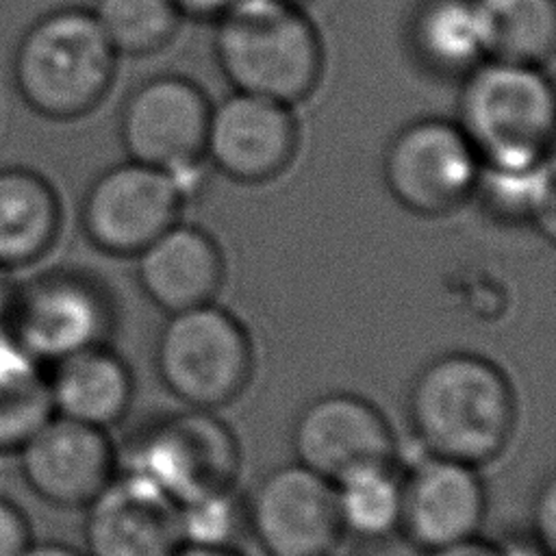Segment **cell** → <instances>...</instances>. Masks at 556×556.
<instances>
[{
    "label": "cell",
    "mask_w": 556,
    "mask_h": 556,
    "mask_svg": "<svg viewBox=\"0 0 556 556\" xmlns=\"http://www.w3.org/2000/svg\"><path fill=\"white\" fill-rule=\"evenodd\" d=\"M406 417L424 454L478 469L508 447L517 400L508 376L491 358L445 352L413 376Z\"/></svg>",
    "instance_id": "1"
},
{
    "label": "cell",
    "mask_w": 556,
    "mask_h": 556,
    "mask_svg": "<svg viewBox=\"0 0 556 556\" xmlns=\"http://www.w3.org/2000/svg\"><path fill=\"white\" fill-rule=\"evenodd\" d=\"M117 52L89 9L61 7L37 17L13 54V85L41 117L70 122L91 113L115 78Z\"/></svg>",
    "instance_id": "2"
},
{
    "label": "cell",
    "mask_w": 556,
    "mask_h": 556,
    "mask_svg": "<svg viewBox=\"0 0 556 556\" xmlns=\"http://www.w3.org/2000/svg\"><path fill=\"white\" fill-rule=\"evenodd\" d=\"M215 24L217 65L235 91L291 106L317 87L324 46L295 2L239 0Z\"/></svg>",
    "instance_id": "3"
},
{
    "label": "cell",
    "mask_w": 556,
    "mask_h": 556,
    "mask_svg": "<svg viewBox=\"0 0 556 556\" xmlns=\"http://www.w3.org/2000/svg\"><path fill=\"white\" fill-rule=\"evenodd\" d=\"M554 122V87L543 67L484 59L465 74L456 124L482 167L552 159Z\"/></svg>",
    "instance_id": "4"
},
{
    "label": "cell",
    "mask_w": 556,
    "mask_h": 556,
    "mask_svg": "<svg viewBox=\"0 0 556 556\" xmlns=\"http://www.w3.org/2000/svg\"><path fill=\"white\" fill-rule=\"evenodd\" d=\"M154 369L187 408L217 410L248 387L252 341L232 313L208 302L167 315L154 343Z\"/></svg>",
    "instance_id": "5"
},
{
    "label": "cell",
    "mask_w": 556,
    "mask_h": 556,
    "mask_svg": "<svg viewBox=\"0 0 556 556\" xmlns=\"http://www.w3.org/2000/svg\"><path fill=\"white\" fill-rule=\"evenodd\" d=\"M124 471L161 489L176 506L235 489L241 447L213 410L187 408L152 419L126 447Z\"/></svg>",
    "instance_id": "6"
},
{
    "label": "cell",
    "mask_w": 556,
    "mask_h": 556,
    "mask_svg": "<svg viewBox=\"0 0 556 556\" xmlns=\"http://www.w3.org/2000/svg\"><path fill=\"white\" fill-rule=\"evenodd\" d=\"M211 106L200 85L182 76H154L135 87L119 113L130 161L167 172L187 195L198 185Z\"/></svg>",
    "instance_id": "7"
},
{
    "label": "cell",
    "mask_w": 556,
    "mask_h": 556,
    "mask_svg": "<svg viewBox=\"0 0 556 556\" xmlns=\"http://www.w3.org/2000/svg\"><path fill=\"white\" fill-rule=\"evenodd\" d=\"M480 159L456 122L417 119L389 143L382 176L391 195L410 213L439 217L467 202Z\"/></svg>",
    "instance_id": "8"
},
{
    "label": "cell",
    "mask_w": 556,
    "mask_h": 556,
    "mask_svg": "<svg viewBox=\"0 0 556 556\" xmlns=\"http://www.w3.org/2000/svg\"><path fill=\"white\" fill-rule=\"evenodd\" d=\"M111 328V302L85 274L52 271L13 291L7 332L43 365L102 345Z\"/></svg>",
    "instance_id": "9"
},
{
    "label": "cell",
    "mask_w": 556,
    "mask_h": 556,
    "mask_svg": "<svg viewBox=\"0 0 556 556\" xmlns=\"http://www.w3.org/2000/svg\"><path fill=\"white\" fill-rule=\"evenodd\" d=\"M182 191L156 167L128 161L102 172L85 193L80 224L87 239L113 256H137L178 222Z\"/></svg>",
    "instance_id": "10"
},
{
    "label": "cell",
    "mask_w": 556,
    "mask_h": 556,
    "mask_svg": "<svg viewBox=\"0 0 556 556\" xmlns=\"http://www.w3.org/2000/svg\"><path fill=\"white\" fill-rule=\"evenodd\" d=\"M245 526L265 556H326L343 536L332 482L295 460L256 482Z\"/></svg>",
    "instance_id": "11"
},
{
    "label": "cell",
    "mask_w": 556,
    "mask_h": 556,
    "mask_svg": "<svg viewBox=\"0 0 556 556\" xmlns=\"http://www.w3.org/2000/svg\"><path fill=\"white\" fill-rule=\"evenodd\" d=\"M291 450L295 463L328 482L397 458V441L382 410L348 391L321 393L300 408L291 426Z\"/></svg>",
    "instance_id": "12"
},
{
    "label": "cell",
    "mask_w": 556,
    "mask_h": 556,
    "mask_svg": "<svg viewBox=\"0 0 556 556\" xmlns=\"http://www.w3.org/2000/svg\"><path fill=\"white\" fill-rule=\"evenodd\" d=\"M17 456L28 489L59 508H85L119 469L106 430L54 413L17 447Z\"/></svg>",
    "instance_id": "13"
},
{
    "label": "cell",
    "mask_w": 556,
    "mask_h": 556,
    "mask_svg": "<svg viewBox=\"0 0 556 556\" xmlns=\"http://www.w3.org/2000/svg\"><path fill=\"white\" fill-rule=\"evenodd\" d=\"M298 150L289 104L235 91L211 106L204 156L230 180L258 185L276 178Z\"/></svg>",
    "instance_id": "14"
},
{
    "label": "cell",
    "mask_w": 556,
    "mask_h": 556,
    "mask_svg": "<svg viewBox=\"0 0 556 556\" xmlns=\"http://www.w3.org/2000/svg\"><path fill=\"white\" fill-rule=\"evenodd\" d=\"M484 515L486 491L476 467L424 454L402 480L400 532L426 554L478 536Z\"/></svg>",
    "instance_id": "15"
},
{
    "label": "cell",
    "mask_w": 556,
    "mask_h": 556,
    "mask_svg": "<svg viewBox=\"0 0 556 556\" xmlns=\"http://www.w3.org/2000/svg\"><path fill=\"white\" fill-rule=\"evenodd\" d=\"M180 545L178 506L139 473L117 469L85 506L87 556H172Z\"/></svg>",
    "instance_id": "16"
},
{
    "label": "cell",
    "mask_w": 556,
    "mask_h": 556,
    "mask_svg": "<svg viewBox=\"0 0 556 556\" xmlns=\"http://www.w3.org/2000/svg\"><path fill=\"white\" fill-rule=\"evenodd\" d=\"M137 280L154 306L180 313L215 300L224 256L206 230L176 222L137 254Z\"/></svg>",
    "instance_id": "17"
},
{
    "label": "cell",
    "mask_w": 556,
    "mask_h": 556,
    "mask_svg": "<svg viewBox=\"0 0 556 556\" xmlns=\"http://www.w3.org/2000/svg\"><path fill=\"white\" fill-rule=\"evenodd\" d=\"M46 376L52 413L93 428L119 424L132 404V371L104 343L50 363Z\"/></svg>",
    "instance_id": "18"
},
{
    "label": "cell",
    "mask_w": 556,
    "mask_h": 556,
    "mask_svg": "<svg viewBox=\"0 0 556 556\" xmlns=\"http://www.w3.org/2000/svg\"><path fill=\"white\" fill-rule=\"evenodd\" d=\"M61 230V200L39 172L0 169V269L37 263Z\"/></svg>",
    "instance_id": "19"
},
{
    "label": "cell",
    "mask_w": 556,
    "mask_h": 556,
    "mask_svg": "<svg viewBox=\"0 0 556 556\" xmlns=\"http://www.w3.org/2000/svg\"><path fill=\"white\" fill-rule=\"evenodd\" d=\"M486 59L543 67L556 46L554 0H473Z\"/></svg>",
    "instance_id": "20"
},
{
    "label": "cell",
    "mask_w": 556,
    "mask_h": 556,
    "mask_svg": "<svg viewBox=\"0 0 556 556\" xmlns=\"http://www.w3.org/2000/svg\"><path fill=\"white\" fill-rule=\"evenodd\" d=\"M413 43L441 74H467L486 59L473 0H426L413 20Z\"/></svg>",
    "instance_id": "21"
},
{
    "label": "cell",
    "mask_w": 556,
    "mask_h": 556,
    "mask_svg": "<svg viewBox=\"0 0 556 556\" xmlns=\"http://www.w3.org/2000/svg\"><path fill=\"white\" fill-rule=\"evenodd\" d=\"M52 415L43 363L0 332V452L15 450Z\"/></svg>",
    "instance_id": "22"
},
{
    "label": "cell",
    "mask_w": 556,
    "mask_h": 556,
    "mask_svg": "<svg viewBox=\"0 0 556 556\" xmlns=\"http://www.w3.org/2000/svg\"><path fill=\"white\" fill-rule=\"evenodd\" d=\"M341 532L361 541H384L400 532L402 480L393 465H369L332 482Z\"/></svg>",
    "instance_id": "23"
},
{
    "label": "cell",
    "mask_w": 556,
    "mask_h": 556,
    "mask_svg": "<svg viewBox=\"0 0 556 556\" xmlns=\"http://www.w3.org/2000/svg\"><path fill=\"white\" fill-rule=\"evenodd\" d=\"M486 213L504 224H530L554 235V161L526 167H482L476 191Z\"/></svg>",
    "instance_id": "24"
},
{
    "label": "cell",
    "mask_w": 556,
    "mask_h": 556,
    "mask_svg": "<svg viewBox=\"0 0 556 556\" xmlns=\"http://www.w3.org/2000/svg\"><path fill=\"white\" fill-rule=\"evenodd\" d=\"M117 54H150L176 33L180 13L172 0H96L91 9Z\"/></svg>",
    "instance_id": "25"
},
{
    "label": "cell",
    "mask_w": 556,
    "mask_h": 556,
    "mask_svg": "<svg viewBox=\"0 0 556 556\" xmlns=\"http://www.w3.org/2000/svg\"><path fill=\"white\" fill-rule=\"evenodd\" d=\"M182 545L235 547L245 526V502L235 489L178 506Z\"/></svg>",
    "instance_id": "26"
},
{
    "label": "cell",
    "mask_w": 556,
    "mask_h": 556,
    "mask_svg": "<svg viewBox=\"0 0 556 556\" xmlns=\"http://www.w3.org/2000/svg\"><path fill=\"white\" fill-rule=\"evenodd\" d=\"M33 541V526L24 508L0 495V556H20Z\"/></svg>",
    "instance_id": "27"
},
{
    "label": "cell",
    "mask_w": 556,
    "mask_h": 556,
    "mask_svg": "<svg viewBox=\"0 0 556 556\" xmlns=\"http://www.w3.org/2000/svg\"><path fill=\"white\" fill-rule=\"evenodd\" d=\"M532 539L549 554L556 545V482L547 476L532 502Z\"/></svg>",
    "instance_id": "28"
},
{
    "label": "cell",
    "mask_w": 556,
    "mask_h": 556,
    "mask_svg": "<svg viewBox=\"0 0 556 556\" xmlns=\"http://www.w3.org/2000/svg\"><path fill=\"white\" fill-rule=\"evenodd\" d=\"M239 0H172L180 17H193V20H217L222 17L230 7H235Z\"/></svg>",
    "instance_id": "29"
},
{
    "label": "cell",
    "mask_w": 556,
    "mask_h": 556,
    "mask_svg": "<svg viewBox=\"0 0 556 556\" xmlns=\"http://www.w3.org/2000/svg\"><path fill=\"white\" fill-rule=\"evenodd\" d=\"M428 556H506V552L502 545L486 543V541L473 536V539L428 552Z\"/></svg>",
    "instance_id": "30"
},
{
    "label": "cell",
    "mask_w": 556,
    "mask_h": 556,
    "mask_svg": "<svg viewBox=\"0 0 556 556\" xmlns=\"http://www.w3.org/2000/svg\"><path fill=\"white\" fill-rule=\"evenodd\" d=\"M20 556H87V554L61 541H33Z\"/></svg>",
    "instance_id": "31"
},
{
    "label": "cell",
    "mask_w": 556,
    "mask_h": 556,
    "mask_svg": "<svg viewBox=\"0 0 556 556\" xmlns=\"http://www.w3.org/2000/svg\"><path fill=\"white\" fill-rule=\"evenodd\" d=\"M172 556H245L237 547H204V545H180Z\"/></svg>",
    "instance_id": "32"
},
{
    "label": "cell",
    "mask_w": 556,
    "mask_h": 556,
    "mask_svg": "<svg viewBox=\"0 0 556 556\" xmlns=\"http://www.w3.org/2000/svg\"><path fill=\"white\" fill-rule=\"evenodd\" d=\"M285 2H295V4H298V2H300V0H285Z\"/></svg>",
    "instance_id": "33"
},
{
    "label": "cell",
    "mask_w": 556,
    "mask_h": 556,
    "mask_svg": "<svg viewBox=\"0 0 556 556\" xmlns=\"http://www.w3.org/2000/svg\"><path fill=\"white\" fill-rule=\"evenodd\" d=\"M326 556H334V554H332V552H330V554H326Z\"/></svg>",
    "instance_id": "34"
}]
</instances>
